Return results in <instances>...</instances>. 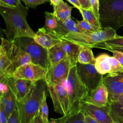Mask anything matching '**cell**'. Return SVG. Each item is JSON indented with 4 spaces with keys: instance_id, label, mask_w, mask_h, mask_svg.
<instances>
[{
    "instance_id": "6da1fadb",
    "label": "cell",
    "mask_w": 123,
    "mask_h": 123,
    "mask_svg": "<svg viewBox=\"0 0 123 123\" xmlns=\"http://www.w3.org/2000/svg\"><path fill=\"white\" fill-rule=\"evenodd\" d=\"M28 11V8L21 3L14 8L0 7V13L6 24V28L3 30L8 40L12 41L18 37H34L36 33L26 21Z\"/></svg>"
},
{
    "instance_id": "7a4b0ae2",
    "label": "cell",
    "mask_w": 123,
    "mask_h": 123,
    "mask_svg": "<svg viewBox=\"0 0 123 123\" xmlns=\"http://www.w3.org/2000/svg\"><path fill=\"white\" fill-rule=\"evenodd\" d=\"M47 85L44 79L35 82L28 93L17 101V108L21 123H31L40 113V107Z\"/></svg>"
},
{
    "instance_id": "3957f363",
    "label": "cell",
    "mask_w": 123,
    "mask_h": 123,
    "mask_svg": "<svg viewBox=\"0 0 123 123\" xmlns=\"http://www.w3.org/2000/svg\"><path fill=\"white\" fill-rule=\"evenodd\" d=\"M116 31L106 27L94 32L71 33L64 36H58L62 40H66L82 47L98 48L107 50L105 42L117 36Z\"/></svg>"
},
{
    "instance_id": "277c9868",
    "label": "cell",
    "mask_w": 123,
    "mask_h": 123,
    "mask_svg": "<svg viewBox=\"0 0 123 123\" xmlns=\"http://www.w3.org/2000/svg\"><path fill=\"white\" fill-rule=\"evenodd\" d=\"M66 88L69 109L67 115H72L79 112L82 101L88 94L89 90L80 79L76 69V65L71 68L68 78L62 82Z\"/></svg>"
},
{
    "instance_id": "5b68a950",
    "label": "cell",
    "mask_w": 123,
    "mask_h": 123,
    "mask_svg": "<svg viewBox=\"0 0 123 123\" xmlns=\"http://www.w3.org/2000/svg\"><path fill=\"white\" fill-rule=\"evenodd\" d=\"M99 21L102 28L123 26V0H99Z\"/></svg>"
},
{
    "instance_id": "8992f818",
    "label": "cell",
    "mask_w": 123,
    "mask_h": 123,
    "mask_svg": "<svg viewBox=\"0 0 123 123\" xmlns=\"http://www.w3.org/2000/svg\"><path fill=\"white\" fill-rule=\"evenodd\" d=\"M12 42L19 46L31 57L32 63L37 65L47 71L50 68L48 49L37 43L33 37H21Z\"/></svg>"
},
{
    "instance_id": "52a82bcc",
    "label": "cell",
    "mask_w": 123,
    "mask_h": 123,
    "mask_svg": "<svg viewBox=\"0 0 123 123\" xmlns=\"http://www.w3.org/2000/svg\"><path fill=\"white\" fill-rule=\"evenodd\" d=\"M47 90L51 98L54 111L66 116L69 109V101L66 88L62 83L47 85Z\"/></svg>"
},
{
    "instance_id": "ba28073f",
    "label": "cell",
    "mask_w": 123,
    "mask_h": 123,
    "mask_svg": "<svg viewBox=\"0 0 123 123\" xmlns=\"http://www.w3.org/2000/svg\"><path fill=\"white\" fill-rule=\"evenodd\" d=\"M76 69L80 79L89 90L102 84L103 75L97 71L95 64H83L78 62Z\"/></svg>"
},
{
    "instance_id": "9c48e42d",
    "label": "cell",
    "mask_w": 123,
    "mask_h": 123,
    "mask_svg": "<svg viewBox=\"0 0 123 123\" xmlns=\"http://www.w3.org/2000/svg\"><path fill=\"white\" fill-rule=\"evenodd\" d=\"M72 67L70 58L67 56L55 65L50 67L47 71L45 81L47 85L62 83L68 78Z\"/></svg>"
},
{
    "instance_id": "30bf717a",
    "label": "cell",
    "mask_w": 123,
    "mask_h": 123,
    "mask_svg": "<svg viewBox=\"0 0 123 123\" xmlns=\"http://www.w3.org/2000/svg\"><path fill=\"white\" fill-rule=\"evenodd\" d=\"M1 43L6 49L7 56L12 63L14 72L19 67L32 63L30 56L13 42L1 37Z\"/></svg>"
},
{
    "instance_id": "8fae6325",
    "label": "cell",
    "mask_w": 123,
    "mask_h": 123,
    "mask_svg": "<svg viewBox=\"0 0 123 123\" xmlns=\"http://www.w3.org/2000/svg\"><path fill=\"white\" fill-rule=\"evenodd\" d=\"M102 84L109 94V102L116 101L123 94V72L108 74L103 77Z\"/></svg>"
},
{
    "instance_id": "7c38bea8",
    "label": "cell",
    "mask_w": 123,
    "mask_h": 123,
    "mask_svg": "<svg viewBox=\"0 0 123 123\" xmlns=\"http://www.w3.org/2000/svg\"><path fill=\"white\" fill-rule=\"evenodd\" d=\"M46 73L47 71L45 69L37 65L31 63L17 68L12 76L16 78L36 82L44 79Z\"/></svg>"
},
{
    "instance_id": "4fadbf2b",
    "label": "cell",
    "mask_w": 123,
    "mask_h": 123,
    "mask_svg": "<svg viewBox=\"0 0 123 123\" xmlns=\"http://www.w3.org/2000/svg\"><path fill=\"white\" fill-rule=\"evenodd\" d=\"M0 79H3L6 81L17 101L25 97L35 83L24 79L16 78L12 76L0 77Z\"/></svg>"
},
{
    "instance_id": "5bb4252c",
    "label": "cell",
    "mask_w": 123,
    "mask_h": 123,
    "mask_svg": "<svg viewBox=\"0 0 123 123\" xmlns=\"http://www.w3.org/2000/svg\"><path fill=\"white\" fill-rule=\"evenodd\" d=\"M80 110L84 115L90 116L99 123H114L109 114L108 106L99 107L82 101Z\"/></svg>"
},
{
    "instance_id": "9a60e30c",
    "label": "cell",
    "mask_w": 123,
    "mask_h": 123,
    "mask_svg": "<svg viewBox=\"0 0 123 123\" xmlns=\"http://www.w3.org/2000/svg\"><path fill=\"white\" fill-rule=\"evenodd\" d=\"M82 101L99 107H107L109 103V94L106 87L102 84L96 88L89 90Z\"/></svg>"
},
{
    "instance_id": "2e32d148",
    "label": "cell",
    "mask_w": 123,
    "mask_h": 123,
    "mask_svg": "<svg viewBox=\"0 0 123 123\" xmlns=\"http://www.w3.org/2000/svg\"><path fill=\"white\" fill-rule=\"evenodd\" d=\"M33 38L37 43L47 49H50L62 41L54 31L49 30L44 27L38 29Z\"/></svg>"
},
{
    "instance_id": "e0dca14e",
    "label": "cell",
    "mask_w": 123,
    "mask_h": 123,
    "mask_svg": "<svg viewBox=\"0 0 123 123\" xmlns=\"http://www.w3.org/2000/svg\"><path fill=\"white\" fill-rule=\"evenodd\" d=\"M14 73L12 62L9 59L4 45L0 46V77L10 76Z\"/></svg>"
},
{
    "instance_id": "ac0fdd59",
    "label": "cell",
    "mask_w": 123,
    "mask_h": 123,
    "mask_svg": "<svg viewBox=\"0 0 123 123\" xmlns=\"http://www.w3.org/2000/svg\"><path fill=\"white\" fill-rule=\"evenodd\" d=\"M63 50L70 58L72 67L76 66L78 63V56L82 47L66 40H63L60 43Z\"/></svg>"
},
{
    "instance_id": "d6986e66",
    "label": "cell",
    "mask_w": 123,
    "mask_h": 123,
    "mask_svg": "<svg viewBox=\"0 0 123 123\" xmlns=\"http://www.w3.org/2000/svg\"><path fill=\"white\" fill-rule=\"evenodd\" d=\"M57 20L58 25L54 31L57 36H64L71 33H80L76 26V23L71 17L64 21Z\"/></svg>"
},
{
    "instance_id": "ffe728a7",
    "label": "cell",
    "mask_w": 123,
    "mask_h": 123,
    "mask_svg": "<svg viewBox=\"0 0 123 123\" xmlns=\"http://www.w3.org/2000/svg\"><path fill=\"white\" fill-rule=\"evenodd\" d=\"M110 56L107 54H101L95 58V66L97 71L104 75L111 72V66L110 60Z\"/></svg>"
},
{
    "instance_id": "44dd1931",
    "label": "cell",
    "mask_w": 123,
    "mask_h": 123,
    "mask_svg": "<svg viewBox=\"0 0 123 123\" xmlns=\"http://www.w3.org/2000/svg\"><path fill=\"white\" fill-rule=\"evenodd\" d=\"M109 113L114 123H123V104L117 101L109 102Z\"/></svg>"
},
{
    "instance_id": "7402d4cb",
    "label": "cell",
    "mask_w": 123,
    "mask_h": 123,
    "mask_svg": "<svg viewBox=\"0 0 123 123\" xmlns=\"http://www.w3.org/2000/svg\"><path fill=\"white\" fill-rule=\"evenodd\" d=\"M50 67L55 65L67 56L60 46V43L48 49Z\"/></svg>"
},
{
    "instance_id": "603a6c76",
    "label": "cell",
    "mask_w": 123,
    "mask_h": 123,
    "mask_svg": "<svg viewBox=\"0 0 123 123\" xmlns=\"http://www.w3.org/2000/svg\"><path fill=\"white\" fill-rule=\"evenodd\" d=\"M73 7L69 6L66 2L62 0L57 6L53 7V14L59 20L64 21L71 18Z\"/></svg>"
},
{
    "instance_id": "cb8c5ba5",
    "label": "cell",
    "mask_w": 123,
    "mask_h": 123,
    "mask_svg": "<svg viewBox=\"0 0 123 123\" xmlns=\"http://www.w3.org/2000/svg\"><path fill=\"white\" fill-rule=\"evenodd\" d=\"M79 11L83 17V19L90 24L96 31H98L103 29L99 20L90 8L85 9L81 7Z\"/></svg>"
},
{
    "instance_id": "d4e9b609",
    "label": "cell",
    "mask_w": 123,
    "mask_h": 123,
    "mask_svg": "<svg viewBox=\"0 0 123 123\" xmlns=\"http://www.w3.org/2000/svg\"><path fill=\"white\" fill-rule=\"evenodd\" d=\"M77 61L78 63L83 64H95V58L91 48L82 47L79 52Z\"/></svg>"
},
{
    "instance_id": "484cf974",
    "label": "cell",
    "mask_w": 123,
    "mask_h": 123,
    "mask_svg": "<svg viewBox=\"0 0 123 123\" xmlns=\"http://www.w3.org/2000/svg\"><path fill=\"white\" fill-rule=\"evenodd\" d=\"M51 119L54 120L56 123H86L85 115L81 111L72 115L64 116L56 119Z\"/></svg>"
},
{
    "instance_id": "4316f807",
    "label": "cell",
    "mask_w": 123,
    "mask_h": 123,
    "mask_svg": "<svg viewBox=\"0 0 123 123\" xmlns=\"http://www.w3.org/2000/svg\"><path fill=\"white\" fill-rule=\"evenodd\" d=\"M45 24L44 27L50 31H54L58 25V20L53 13L45 12Z\"/></svg>"
},
{
    "instance_id": "83f0119b",
    "label": "cell",
    "mask_w": 123,
    "mask_h": 123,
    "mask_svg": "<svg viewBox=\"0 0 123 123\" xmlns=\"http://www.w3.org/2000/svg\"><path fill=\"white\" fill-rule=\"evenodd\" d=\"M16 108L17 100L15 96L11 91L10 98L7 102V104L4 106V110L7 120H8L11 114Z\"/></svg>"
},
{
    "instance_id": "f1b7e54d",
    "label": "cell",
    "mask_w": 123,
    "mask_h": 123,
    "mask_svg": "<svg viewBox=\"0 0 123 123\" xmlns=\"http://www.w3.org/2000/svg\"><path fill=\"white\" fill-rule=\"evenodd\" d=\"M47 94L45 93L41 106L40 107V114L43 123H49V110L47 103Z\"/></svg>"
},
{
    "instance_id": "f546056e",
    "label": "cell",
    "mask_w": 123,
    "mask_h": 123,
    "mask_svg": "<svg viewBox=\"0 0 123 123\" xmlns=\"http://www.w3.org/2000/svg\"><path fill=\"white\" fill-rule=\"evenodd\" d=\"M105 43L108 50L114 48H123V37L117 35L114 38L109 40Z\"/></svg>"
},
{
    "instance_id": "4dcf8cb0",
    "label": "cell",
    "mask_w": 123,
    "mask_h": 123,
    "mask_svg": "<svg viewBox=\"0 0 123 123\" xmlns=\"http://www.w3.org/2000/svg\"><path fill=\"white\" fill-rule=\"evenodd\" d=\"M76 26L80 33L96 32L91 25L86 21H78L76 23Z\"/></svg>"
},
{
    "instance_id": "1f68e13d",
    "label": "cell",
    "mask_w": 123,
    "mask_h": 123,
    "mask_svg": "<svg viewBox=\"0 0 123 123\" xmlns=\"http://www.w3.org/2000/svg\"><path fill=\"white\" fill-rule=\"evenodd\" d=\"M111 66V72L109 74H118L123 72V66L120 64L119 62L113 56L110 58Z\"/></svg>"
},
{
    "instance_id": "d6a6232c",
    "label": "cell",
    "mask_w": 123,
    "mask_h": 123,
    "mask_svg": "<svg viewBox=\"0 0 123 123\" xmlns=\"http://www.w3.org/2000/svg\"><path fill=\"white\" fill-rule=\"evenodd\" d=\"M28 8H35L37 6L49 1V0H21Z\"/></svg>"
},
{
    "instance_id": "836d02e7",
    "label": "cell",
    "mask_w": 123,
    "mask_h": 123,
    "mask_svg": "<svg viewBox=\"0 0 123 123\" xmlns=\"http://www.w3.org/2000/svg\"><path fill=\"white\" fill-rule=\"evenodd\" d=\"M21 0H0V7L14 8L18 6Z\"/></svg>"
},
{
    "instance_id": "e575fe53",
    "label": "cell",
    "mask_w": 123,
    "mask_h": 123,
    "mask_svg": "<svg viewBox=\"0 0 123 123\" xmlns=\"http://www.w3.org/2000/svg\"><path fill=\"white\" fill-rule=\"evenodd\" d=\"M99 0H90V8L99 20Z\"/></svg>"
},
{
    "instance_id": "d590c367",
    "label": "cell",
    "mask_w": 123,
    "mask_h": 123,
    "mask_svg": "<svg viewBox=\"0 0 123 123\" xmlns=\"http://www.w3.org/2000/svg\"><path fill=\"white\" fill-rule=\"evenodd\" d=\"M7 123H21L17 108L8 119Z\"/></svg>"
},
{
    "instance_id": "8d00e7d4",
    "label": "cell",
    "mask_w": 123,
    "mask_h": 123,
    "mask_svg": "<svg viewBox=\"0 0 123 123\" xmlns=\"http://www.w3.org/2000/svg\"><path fill=\"white\" fill-rule=\"evenodd\" d=\"M9 87L6 81L3 79H0V96H2L7 93L9 91Z\"/></svg>"
},
{
    "instance_id": "74e56055",
    "label": "cell",
    "mask_w": 123,
    "mask_h": 123,
    "mask_svg": "<svg viewBox=\"0 0 123 123\" xmlns=\"http://www.w3.org/2000/svg\"><path fill=\"white\" fill-rule=\"evenodd\" d=\"M110 51L112 52L113 57L118 60L120 64L123 66V52L115 50H111Z\"/></svg>"
},
{
    "instance_id": "f35d334b",
    "label": "cell",
    "mask_w": 123,
    "mask_h": 123,
    "mask_svg": "<svg viewBox=\"0 0 123 123\" xmlns=\"http://www.w3.org/2000/svg\"><path fill=\"white\" fill-rule=\"evenodd\" d=\"M7 120L6 117L4 106L0 102V123H7Z\"/></svg>"
},
{
    "instance_id": "ab89813d",
    "label": "cell",
    "mask_w": 123,
    "mask_h": 123,
    "mask_svg": "<svg viewBox=\"0 0 123 123\" xmlns=\"http://www.w3.org/2000/svg\"><path fill=\"white\" fill-rule=\"evenodd\" d=\"M71 4H72L74 7L79 10L81 8V6L78 0H67Z\"/></svg>"
},
{
    "instance_id": "60d3db41",
    "label": "cell",
    "mask_w": 123,
    "mask_h": 123,
    "mask_svg": "<svg viewBox=\"0 0 123 123\" xmlns=\"http://www.w3.org/2000/svg\"><path fill=\"white\" fill-rule=\"evenodd\" d=\"M81 7L85 9L90 8V2H88L86 0H78Z\"/></svg>"
},
{
    "instance_id": "b9f144b4",
    "label": "cell",
    "mask_w": 123,
    "mask_h": 123,
    "mask_svg": "<svg viewBox=\"0 0 123 123\" xmlns=\"http://www.w3.org/2000/svg\"><path fill=\"white\" fill-rule=\"evenodd\" d=\"M85 118L86 123H99L95 119L88 115H85Z\"/></svg>"
},
{
    "instance_id": "7bdbcfd3",
    "label": "cell",
    "mask_w": 123,
    "mask_h": 123,
    "mask_svg": "<svg viewBox=\"0 0 123 123\" xmlns=\"http://www.w3.org/2000/svg\"><path fill=\"white\" fill-rule=\"evenodd\" d=\"M31 123H43L41 119L40 113L35 117Z\"/></svg>"
},
{
    "instance_id": "ee69618b",
    "label": "cell",
    "mask_w": 123,
    "mask_h": 123,
    "mask_svg": "<svg viewBox=\"0 0 123 123\" xmlns=\"http://www.w3.org/2000/svg\"><path fill=\"white\" fill-rule=\"evenodd\" d=\"M49 2L53 7L58 6L62 0H49Z\"/></svg>"
},
{
    "instance_id": "f6af8a7d",
    "label": "cell",
    "mask_w": 123,
    "mask_h": 123,
    "mask_svg": "<svg viewBox=\"0 0 123 123\" xmlns=\"http://www.w3.org/2000/svg\"><path fill=\"white\" fill-rule=\"evenodd\" d=\"M121 104H123V94H122L119 98L117 99V101H116Z\"/></svg>"
},
{
    "instance_id": "bcb514c9",
    "label": "cell",
    "mask_w": 123,
    "mask_h": 123,
    "mask_svg": "<svg viewBox=\"0 0 123 123\" xmlns=\"http://www.w3.org/2000/svg\"><path fill=\"white\" fill-rule=\"evenodd\" d=\"M111 50H118V51H119L123 52V48H114V49H109V51H110Z\"/></svg>"
},
{
    "instance_id": "7dc6e473",
    "label": "cell",
    "mask_w": 123,
    "mask_h": 123,
    "mask_svg": "<svg viewBox=\"0 0 123 123\" xmlns=\"http://www.w3.org/2000/svg\"><path fill=\"white\" fill-rule=\"evenodd\" d=\"M51 119V121L50 122H49V123H56V122L54 121V120H53V119Z\"/></svg>"
}]
</instances>
